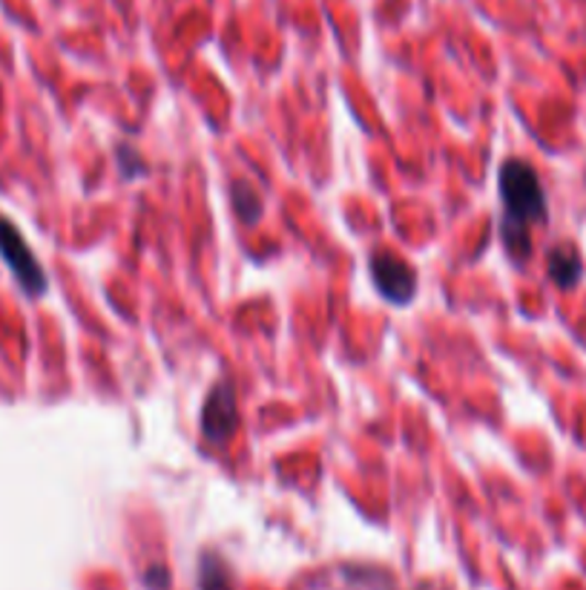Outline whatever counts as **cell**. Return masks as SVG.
<instances>
[{"instance_id": "cell-1", "label": "cell", "mask_w": 586, "mask_h": 590, "mask_svg": "<svg viewBox=\"0 0 586 590\" xmlns=\"http://www.w3.org/2000/svg\"><path fill=\"white\" fill-rule=\"evenodd\" d=\"M500 200H503V219H500V239L506 254L523 266L532 257V228L543 225L550 216L546 193L535 168L521 159H509L500 168Z\"/></svg>"}, {"instance_id": "cell-2", "label": "cell", "mask_w": 586, "mask_h": 590, "mask_svg": "<svg viewBox=\"0 0 586 590\" xmlns=\"http://www.w3.org/2000/svg\"><path fill=\"white\" fill-rule=\"evenodd\" d=\"M0 257H3V262L9 266V271L15 273L18 286L30 297H41L46 288H50L44 268H41L37 257L32 254L30 245H26L21 230H18L7 216H0Z\"/></svg>"}, {"instance_id": "cell-3", "label": "cell", "mask_w": 586, "mask_h": 590, "mask_svg": "<svg viewBox=\"0 0 586 590\" xmlns=\"http://www.w3.org/2000/svg\"><path fill=\"white\" fill-rule=\"evenodd\" d=\"M371 280H375L377 291H380L389 303L405 305L414 300V291H417V271L403 262L400 257H394L391 251L380 248V251L371 254Z\"/></svg>"}, {"instance_id": "cell-4", "label": "cell", "mask_w": 586, "mask_h": 590, "mask_svg": "<svg viewBox=\"0 0 586 590\" xmlns=\"http://www.w3.org/2000/svg\"><path fill=\"white\" fill-rule=\"evenodd\" d=\"M239 427V404L230 384H216L202 409V432L210 443H225Z\"/></svg>"}, {"instance_id": "cell-5", "label": "cell", "mask_w": 586, "mask_h": 590, "mask_svg": "<svg viewBox=\"0 0 586 590\" xmlns=\"http://www.w3.org/2000/svg\"><path fill=\"white\" fill-rule=\"evenodd\" d=\"M546 268H550V277L557 288H575L580 282V273H584L580 254L572 245H555V248H550Z\"/></svg>"}, {"instance_id": "cell-6", "label": "cell", "mask_w": 586, "mask_h": 590, "mask_svg": "<svg viewBox=\"0 0 586 590\" xmlns=\"http://www.w3.org/2000/svg\"><path fill=\"white\" fill-rule=\"evenodd\" d=\"M198 584H202V590H234L228 565L210 550L198 559Z\"/></svg>"}, {"instance_id": "cell-7", "label": "cell", "mask_w": 586, "mask_h": 590, "mask_svg": "<svg viewBox=\"0 0 586 590\" xmlns=\"http://www.w3.org/2000/svg\"><path fill=\"white\" fill-rule=\"evenodd\" d=\"M230 200H234L236 214L242 216L248 225L262 216V200H259V193L245 182V179H234V185H230Z\"/></svg>"}, {"instance_id": "cell-8", "label": "cell", "mask_w": 586, "mask_h": 590, "mask_svg": "<svg viewBox=\"0 0 586 590\" xmlns=\"http://www.w3.org/2000/svg\"><path fill=\"white\" fill-rule=\"evenodd\" d=\"M144 579H146V588H159V590L167 588V582H170V576L164 568H150Z\"/></svg>"}, {"instance_id": "cell-9", "label": "cell", "mask_w": 586, "mask_h": 590, "mask_svg": "<svg viewBox=\"0 0 586 590\" xmlns=\"http://www.w3.org/2000/svg\"><path fill=\"white\" fill-rule=\"evenodd\" d=\"M118 159H121V164H132V170H135V176H139V173H144V164L139 162V155L135 153H130V150L127 148H118Z\"/></svg>"}]
</instances>
